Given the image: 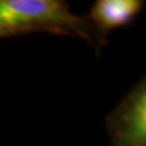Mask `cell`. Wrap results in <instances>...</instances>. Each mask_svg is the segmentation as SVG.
<instances>
[{
	"label": "cell",
	"mask_w": 146,
	"mask_h": 146,
	"mask_svg": "<svg viewBox=\"0 0 146 146\" xmlns=\"http://www.w3.org/2000/svg\"><path fill=\"white\" fill-rule=\"evenodd\" d=\"M112 146L146 145L145 80L130 91L108 118Z\"/></svg>",
	"instance_id": "obj_2"
},
{
	"label": "cell",
	"mask_w": 146,
	"mask_h": 146,
	"mask_svg": "<svg viewBox=\"0 0 146 146\" xmlns=\"http://www.w3.org/2000/svg\"><path fill=\"white\" fill-rule=\"evenodd\" d=\"M0 23L13 34L45 31L91 42L93 26L61 0H0Z\"/></svg>",
	"instance_id": "obj_1"
},
{
	"label": "cell",
	"mask_w": 146,
	"mask_h": 146,
	"mask_svg": "<svg viewBox=\"0 0 146 146\" xmlns=\"http://www.w3.org/2000/svg\"><path fill=\"white\" fill-rule=\"evenodd\" d=\"M141 0H98L91 7V25L100 34L127 26L143 10Z\"/></svg>",
	"instance_id": "obj_3"
},
{
	"label": "cell",
	"mask_w": 146,
	"mask_h": 146,
	"mask_svg": "<svg viewBox=\"0 0 146 146\" xmlns=\"http://www.w3.org/2000/svg\"><path fill=\"white\" fill-rule=\"evenodd\" d=\"M10 35H15L11 31H9L6 27H4L0 23V38H4V36H10Z\"/></svg>",
	"instance_id": "obj_4"
}]
</instances>
